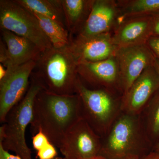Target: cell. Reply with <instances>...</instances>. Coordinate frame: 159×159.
I'll list each match as a JSON object with an SVG mask.
<instances>
[{
    "label": "cell",
    "mask_w": 159,
    "mask_h": 159,
    "mask_svg": "<svg viewBox=\"0 0 159 159\" xmlns=\"http://www.w3.org/2000/svg\"><path fill=\"white\" fill-rule=\"evenodd\" d=\"M35 66L36 61H31L6 68V75L0 80L1 123H4L10 111L25 97L30 85L29 78Z\"/></svg>",
    "instance_id": "7"
},
{
    "label": "cell",
    "mask_w": 159,
    "mask_h": 159,
    "mask_svg": "<svg viewBox=\"0 0 159 159\" xmlns=\"http://www.w3.org/2000/svg\"><path fill=\"white\" fill-rule=\"evenodd\" d=\"M0 25L1 29L30 40L42 52L53 47L33 12L16 0L0 1Z\"/></svg>",
    "instance_id": "6"
},
{
    "label": "cell",
    "mask_w": 159,
    "mask_h": 159,
    "mask_svg": "<svg viewBox=\"0 0 159 159\" xmlns=\"http://www.w3.org/2000/svg\"><path fill=\"white\" fill-rule=\"evenodd\" d=\"M76 93L81 103L82 118L102 138L122 112L121 98L104 89H91L78 79Z\"/></svg>",
    "instance_id": "5"
},
{
    "label": "cell",
    "mask_w": 159,
    "mask_h": 159,
    "mask_svg": "<svg viewBox=\"0 0 159 159\" xmlns=\"http://www.w3.org/2000/svg\"><path fill=\"white\" fill-rule=\"evenodd\" d=\"M94 0H62L67 29L79 33L89 16Z\"/></svg>",
    "instance_id": "16"
},
{
    "label": "cell",
    "mask_w": 159,
    "mask_h": 159,
    "mask_svg": "<svg viewBox=\"0 0 159 159\" xmlns=\"http://www.w3.org/2000/svg\"><path fill=\"white\" fill-rule=\"evenodd\" d=\"M87 159H109L105 157L102 156L100 155H98L96 156Z\"/></svg>",
    "instance_id": "29"
},
{
    "label": "cell",
    "mask_w": 159,
    "mask_h": 159,
    "mask_svg": "<svg viewBox=\"0 0 159 159\" xmlns=\"http://www.w3.org/2000/svg\"><path fill=\"white\" fill-rule=\"evenodd\" d=\"M146 44L155 57L159 60V36H151Z\"/></svg>",
    "instance_id": "23"
},
{
    "label": "cell",
    "mask_w": 159,
    "mask_h": 159,
    "mask_svg": "<svg viewBox=\"0 0 159 159\" xmlns=\"http://www.w3.org/2000/svg\"><path fill=\"white\" fill-rule=\"evenodd\" d=\"M78 64L101 61L115 57L117 47L114 44L111 33L84 36L77 34L70 37L69 45Z\"/></svg>",
    "instance_id": "12"
},
{
    "label": "cell",
    "mask_w": 159,
    "mask_h": 159,
    "mask_svg": "<svg viewBox=\"0 0 159 159\" xmlns=\"http://www.w3.org/2000/svg\"><path fill=\"white\" fill-rule=\"evenodd\" d=\"M115 57L119 66L122 95L145 69L154 66L156 60L146 43L117 48Z\"/></svg>",
    "instance_id": "9"
},
{
    "label": "cell",
    "mask_w": 159,
    "mask_h": 159,
    "mask_svg": "<svg viewBox=\"0 0 159 159\" xmlns=\"http://www.w3.org/2000/svg\"><path fill=\"white\" fill-rule=\"evenodd\" d=\"M152 16V36H159V13Z\"/></svg>",
    "instance_id": "25"
},
{
    "label": "cell",
    "mask_w": 159,
    "mask_h": 159,
    "mask_svg": "<svg viewBox=\"0 0 159 159\" xmlns=\"http://www.w3.org/2000/svg\"><path fill=\"white\" fill-rule=\"evenodd\" d=\"M82 118L78 94L56 95L43 89L34 100L30 131L33 136L42 131L50 142L59 148L69 131Z\"/></svg>",
    "instance_id": "1"
},
{
    "label": "cell",
    "mask_w": 159,
    "mask_h": 159,
    "mask_svg": "<svg viewBox=\"0 0 159 159\" xmlns=\"http://www.w3.org/2000/svg\"><path fill=\"white\" fill-rule=\"evenodd\" d=\"M43 89L41 81L32 75L25 97L10 111L0 127V144L5 150L13 152L22 159H33L26 142V131L33 119L34 100Z\"/></svg>",
    "instance_id": "4"
},
{
    "label": "cell",
    "mask_w": 159,
    "mask_h": 159,
    "mask_svg": "<svg viewBox=\"0 0 159 159\" xmlns=\"http://www.w3.org/2000/svg\"><path fill=\"white\" fill-rule=\"evenodd\" d=\"M78 63L69 46L52 47L42 52L36 61L37 69L33 74L39 80L45 90L58 95L76 94L79 77Z\"/></svg>",
    "instance_id": "3"
},
{
    "label": "cell",
    "mask_w": 159,
    "mask_h": 159,
    "mask_svg": "<svg viewBox=\"0 0 159 159\" xmlns=\"http://www.w3.org/2000/svg\"><path fill=\"white\" fill-rule=\"evenodd\" d=\"M140 159H159V152H152Z\"/></svg>",
    "instance_id": "26"
},
{
    "label": "cell",
    "mask_w": 159,
    "mask_h": 159,
    "mask_svg": "<svg viewBox=\"0 0 159 159\" xmlns=\"http://www.w3.org/2000/svg\"><path fill=\"white\" fill-rule=\"evenodd\" d=\"M56 146L51 142L37 152L36 157L39 159H54L57 156Z\"/></svg>",
    "instance_id": "22"
},
{
    "label": "cell",
    "mask_w": 159,
    "mask_h": 159,
    "mask_svg": "<svg viewBox=\"0 0 159 159\" xmlns=\"http://www.w3.org/2000/svg\"><path fill=\"white\" fill-rule=\"evenodd\" d=\"M77 70L83 82L94 89H106L122 96L119 66L115 57L97 62L80 63Z\"/></svg>",
    "instance_id": "10"
},
{
    "label": "cell",
    "mask_w": 159,
    "mask_h": 159,
    "mask_svg": "<svg viewBox=\"0 0 159 159\" xmlns=\"http://www.w3.org/2000/svg\"><path fill=\"white\" fill-rule=\"evenodd\" d=\"M50 142L48 138L42 130H39L35 134L32 136V146L37 152L44 148Z\"/></svg>",
    "instance_id": "21"
},
{
    "label": "cell",
    "mask_w": 159,
    "mask_h": 159,
    "mask_svg": "<svg viewBox=\"0 0 159 159\" xmlns=\"http://www.w3.org/2000/svg\"><path fill=\"white\" fill-rule=\"evenodd\" d=\"M154 151L159 152V141L154 146Z\"/></svg>",
    "instance_id": "30"
},
{
    "label": "cell",
    "mask_w": 159,
    "mask_h": 159,
    "mask_svg": "<svg viewBox=\"0 0 159 159\" xmlns=\"http://www.w3.org/2000/svg\"><path fill=\"white\" fill-rule=\"evenodd\" d=\"M32 12L38 13L57 22L67 28L62 0H16Z\"/></svg>",
    "instance_id": "17"
},
{
    "label": "cell",
    "mask_w": 159,
    "mask_h": 159,
    "mask_svg": "<svg viewBox=\"0 0 159 159\" xmlns=\"http://www.w3.org/2000/svg\"><path fill=\"white\" fill-rule=\"evenodd\" d=\"M153 16L130 17L119 22L112 34L113 43L117 48L143 44L152 36Z\"/></svg>",
    "instance_id": "14"
},
{
    "label": "cell",
    "mask_w": 159,
    "mask_h": 159,
    "mask_svg": "<svg viewBox=\"0 0 159 159\" xmlns=\"http://www.w3.org/2000/svg\"><path fill=\"white\" fill-rule=\"evenodd\" d=\"M150 142L140 115L122 112L101 138L99 155L109 159H140Z\"/></svg>",
    "instance_id": "2"
},
{
    "label": "cell",
    "mask_w": 159,
    "mask_h": 159,
    "mask_svg": "<svg viewBox=\"0 0 159 159\" xmlns=\"http://www.w3.org/2000/svg\"><path fill=\"white\" fill-rule=\"evenodd\" d=\"M101 147V137L82 118L69 131L58 148L65 159H87L99 155Z\"/></svg>",
    "instance_id": "8"
},
{
    "label": "cell",
    "mask_w": 159,
    "mask_h": 159,
    "mask_svg": "<svg viewBox=\"0 0 159 159\" xmlns=\"http://www.w3.org/2000/svg\"><path fill=\"white\" fill-rule=\"evenodd\" d=\"M54 159H65L63 157H56V158H54Z\"/></svg>",
    "instance_id": "31"
},
{
    "label": "cell",
    "mask_w": 159,
    "mask_h": 159,
    "mask_svg": "<svg viewBox=\"0 0 159 159\" xmlns=\"http://www.w3.org/2000/svg\"><path fill=\"white\" fill-rule=\"evenodd\" d=\"M33 13L53 48H60L70 45V36L67 29L54 20L38 13Z\"/></svg>",
    "instance_id": "19"
},
{
    "label": "cell",
    "mask_w": 159,
    "mask_h": 159,
    "mask_svg": "<svg viewBox=\"0 0 159 159\" xmlns=\"http://www.w3.org/2000/svg\"><path fill=\"white\" fill-rule=\"evenodd\" d=\"M120 16L119 21L129 18L153 16L159 13V0L117 1Z\"/></svg>",
    "instance_id": "18"
},
{
    "label": "cell",
    "mask_w": 159,
    "mask_h": 159,
    "mask_svg": "<svg viewBox=\"0 0 159 159\" xmlns=\"http://www.w3.org/2000/svg\"><path fill=\"white\" fill-rule=\"evenodd\" d=\"M142 122L150 141L159 138V90L152 96L144 109Z\"/></svg>",
    "instance_id": "20"
},
{
    "label": "cell",
    "mask_w": 159,
    "mask_h": 159,
    "mask_svg": "<svg viewBox=\"0 0 159 159\" xmlns=\"http://www.w3.org/2000/svg\"><path fill=\"white\" fill-rule=\"evenodd\" d=\"M6 69L2 64H0V80L2 79L6 74Z\"/></svg>",
    "instance_id": "27"
},
{
    "label": "cell",
    "mask_w": 159,
    "mask_h": 159,
    "mask_svg": "<svg viewBox=\"0 0 159 159\" xmlns=\"http://www.w3.org/2000/svg\"><path fill=\"white\" fill-rule=\"evenodd\" d=\"M1 30L7 47L10 66H20L38 59L42 52L34 43L8 30Z\"/></svg>",
    "instance_id": "15"
},
{
    "label": "cell",
    "mask_w": 159,
    "mask_h": 159,
    "mask_svg": "<svg viewBox=\"0 0 159 159\" xmlns=\"http://www.w3.org/2000/svg\"><path fill=\"white\" fill-rule=\"evenodd\" d=\"M159 90V75L155 68L149 67L133 83L121 99L122 112L140 115L154 94Z\"/></svg>",
    "instance_id": "11"
},
{
    "label": "cell",
    "mask_w": 159,
    "mask_h": 159,
    "mask_svg": "<svg viewBox=\"0 0 159 159\" xmlns=\"http://www.w3.org/2000/svg\"><path fill=\"white\" fill-rule=\"evenodd\" d=\"M119 16L117 1L94 0L89 17L78 34L93 36L111 33L116 28Z\"/></svg>",
    "instance_id": "13"
},
{
    "label": "cell",
    "mask_w": 159,
    "mask_h": 159,
    "mask_svg": "<svg viewBox=\"0 0 159 159\" xmlns=\"http://www.w3.org/2000/svg\"><path fill=\"white\" fill-rule=\"evenodd\" d=\"M154 67L159 75V60L157 59V58H156Z\"/></svg>",
    "instance_id": "28"
},
{
    "label": "cell",
    "mask_w": 159,
    "mask_h": 159,
    "mask_svg": "<svg viewBox=\"0 0 159 159\" xmlns=\"http://www.w3.org/2000/svg\"><path fill=\"white\" fill-rule=\"evenodd\" d=\"M0 159H22L16 155L11 154L8 151L3 148L2 144H0Z\"/></svg>",
    "instance_id": "24"
}]
</instances>
